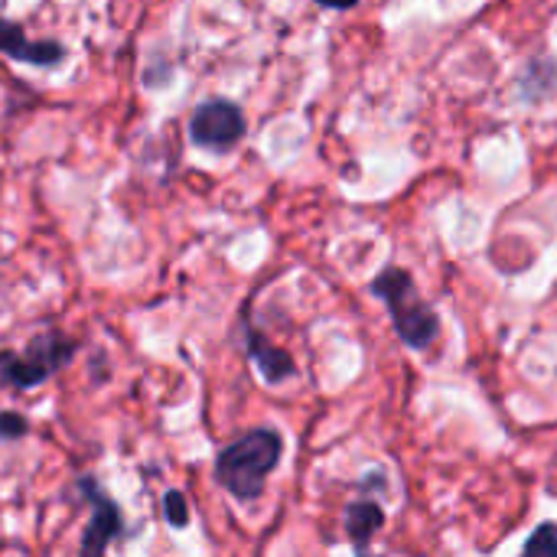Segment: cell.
Instances as JSON below:
<instances>
[{
	"mask_svg": "<svg viewBox=\"0 0 557 557\" xmlns=\"http://www.w3.org/2000/svg\"><path fill=\"white\" fill-rule=\"evenodd\" d=\"M277 460H281V437L274 431H251L248 437L235 441L219 454L215 476L232 496L255 499L264 490V476L277 467Z\"/></svg>",
	"mask_w": 557,
	"mask_h": 557,
	"instance_id": "1",
	"label": "cell"
},
{
	"mask_svg": "<svg viewBox=\"0 0 557 557\" xmlns=\"http://www.w3.org/2000/svg\"><path fill=\"white\" fill-rule=\"evenodd\" d=\"M372 290L388 304L392 317H395V326H398V336L414 346V349H428L434 339H437V317L431 307L421 304L418 290H414V281L408 271L401 268H388L375 284Z\"/></svg>",
	"mask_w": 557,
	"mask_h": 557,
	"instance_id": "2",
	"label": "cell"
},
{
	"mask_svg": "<svg viewBox=\"0 0 557 557\" xmlns=\"http://www.w3.org/2000/svg\"><path fill=\"white\" fill-rule=\"evenodd\" d=\"M72 352H75L72 339H65L59 333H46V336H36L20 356L0 352V375H3V382H10L16 388H36L55 369H62L72 359Z\"/></svg>",
	"mask_w": 557,
	"mask_h": 557,
	"instance_id": "3",
	"label": "cell"
},
{
	"mask_svg": "<svg viewBox=\"0 0 557 557\" xmlns=\"http://www.w3.org/2000/svg\"><path fill=\"white\" fill-rule=\"evenodd\" d=\"M189 134L199 147H209V150H228L242 140L245 134V117L238 111V104L232 101H206L196 108L193 121H189Z\"/></svg>",
	"mask_w": 557,
	"mask_h": 557,
	"instance_id": "4",
	"label": "cell"
},
{
	"mask_svg": "<svg viewBox=\"0 0 557 557\" xmlns=\"http://www.w3.org/2000/svg\"><path fill=\"white\" fill-rule=\"evenodd\" d=\"M0 52L13 55L16 62H29V65H52L62 59V46L59 42H33L26 39L23 26L0 20Z\"/></svg>",
	"mask_w": 557,
	"mask_h": 557,
	"instance_id": "5",
	"label": "cell"
},
{
	"mask_svg": "<svg viewBox=\"0 0 557 557\" xmlns=\"http://www.w3.org/2000/svg\"><path fill=\"white\" fill-rule=\"evenodd\" d=\"M117 532H121L117 509L108 499H95V516H91V522H88V529L82 535V555H101Z\"/></svg>",
	"mask_w": 557,
	"mask_h": 557,
	"instance_id": "6",
	"label": "cell"
},
{
	"mask_svg": "<svg viewBox=\"0 0 557 557\" xmlns=\"http://www.w3.org/2000/svg\"><path fill=\"white\" fill-rule=\"evenodd\" d=\"M251 356H255V362L261 366V372H264L271 382H281V379H287V375L294 372L290 356H287L284 349H274L271 343H264L258 333H251Z\"/></svg>",
	"mask_w": 557,
	"mask_h": 557,
	"instance_id": "7",
	"label": "cell"
},
{
	"mask_svg": "<svg viewBox=\"0 0 557 557\" xmlns=\"http://www.w3.org/2000/svg\"><path fill=\"white\" fill-rule=\"evenodd\" d=\"M382 522H385V516H382V509H379L375 503H359V506H352L349 516H346L349 539H352L359 548L369 545V539L382 529Z\"/></svg>",
	"mask_w": 557,
	"mask_h": 557,
	"instance_id": "8",
	"label": "cell"
},
{
	"mask_svg": "<svg viewBox=\"0 0 557 557\" xmlns=\"http://www.w3.org/2000/svg\"><path fill=\"white\" fill-rule=\"evenodd\" d=\"M525 555L529 557H552L557 555V525H542L532 542L525 545Z\"/></svg>",
	"mask_w": 557,
	"mask_h": 557,
	"instance_id": "9",
	"label": "cell"
},
{
	"mask_svg": "<svg viewBox=\"0 0 557 557\" xmlns=\"http://www.w3.org/2000/svg\"><path fill=\"white\" fill-rule=\"evenodd\" d=\"M163 512H166V522H170L173 529H183V525L189 522V509H186V499H183L180 493H166Z\"/></svg>",
	"mask_w": 557,
	"mask_h": 557,
	"instance_id": "10",
	"label": "cell"
},
{
	"mask_svg": "<svg viewBox=\"0 0 557 557\" xmlns=\"http://www.w3.org/2000/svg\"><path fill=\"white\" fill-rule=\"evenodd\" d=\"M26 434V421L13 411L0 414V437H23Z\"/></svg>",
	"mask_w": 557,
	"mask_h": 557,
	"instance_id": "11",
	"label": "cell"
},
{
	"mask_svg": "<svg viewBox=\"0 0 557 557\" xmlns=\"http://www.w3.org/2000/svg\"><path fill=\"white\" fill-rule=\"evenodd\" d=\"M320 3H326V7H352L356 0H320Z\"/></svg>",
	"mask_w": 557,
	"mask_h": 557,
	"instance_id": "12",
	"label": "cell"
}]
</instances>
